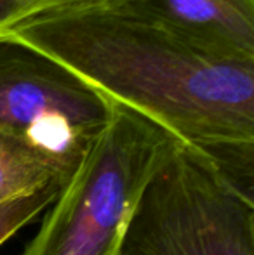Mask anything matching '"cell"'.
<instances>
[{"label":"cell","instance_id":"6da1fadb","mask_svg":"<svg viewBox=\"0 0 254 255\" xmlns=\"http://www.w3.org/2000/svg\"><path fill=\"white\" fill-rule=\"evenodd\" d=\"M54 59L112 103L200 149L253 193L254 59L220 52L110 0L0 31Z\"/></svg>","mask_w":254,"mask_h":255},{"label":"cell","instance_id":"3957f363","mask_svg":"<svg viewBox=\"0 0 254 255\" xmlns=\"http://www.w3.org/2000/svg\"><path fill=\"white\" fill-rule=\"evenodd\" d=\"M119 255H254L253 193L174 139L139 198Z\"/></svg>","mask_w":254,"mask_h":255},{"label":"cell","instance_id":"277c9868","mask_svg":"<svg viewBox=\"0 0 254 255\" xmlns=\"http://www.w3.org/2000/svg\"><path fill=\"white\" fill-rule=\"evenodd\" d=\"M101 92L63 64L0 38V130L77 167L113 115Z\"/></svg>","mask_w":254,"mask_h":255},{"label":"cell","instance_id":"5b68a950","mask_svg":"<svg viewBox=\"0 0 254 255\" xmlns=\"http://www.w3.org/2000/svg\"><path fill=\"white\" fill-rule=\"evenodd\" d=\"M220 52L254 59V0H110Z\"/></svg>","mask_w":254,"mask_h":255},{"label":"cell","instance_id":"ba28073f","mask_svg":"<svg viewBox=\"0 0 254 255\" xmlns=\"http://www.w3.org/2000/svg\"><path fill=\"white\" fill-rule=\"evenodd\" d=\"M91 2L98 0H0V31L33 17Z\"/></svg>","mask_w":254,"mask_h":255},{"label":"cell","instance_id":"7a4b0ae2","mask_svg":"<svg viewBox=\"0 0 254 255\" xmlns=\"http://www.w3.org/2000/svg\"><path fill=\"white\" fill-rule=\"evenodd\" d=\"M174 139L115 103L21 255H119L136 205Z\"/></svg>","mask_w":254,"mask_h":255},{"label":"cell","instance_id":"52a82bcc","mask_svg":"<svg viewBox=\"0 0 254 255\" xmlns=\"http://www.w3.org/2000/svg\"><path fill=\"white\" fill-rule=\"evenodd\" d=\"M63 186L64 182H54L31 195L0 203V245H3L14 233L24 228L45 208L51 207V203L58 198Z\"/></svg>","mask_w":254,"mask_h":255},{"label":"cell","instance_id":"8992f818","mask_svg":"<svg viewBox=\"0 0 254 255\" xmlns=\"http://www.w3.org/2000/svg\"><path fill=\"white\" fill-rule=\"evenodd\" d=\"M75 168L56 154L0 130V203L66 182Z\"/></svg>","mask_w":254,"mask_h":255}]
</instances>
